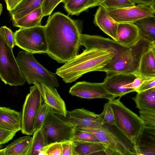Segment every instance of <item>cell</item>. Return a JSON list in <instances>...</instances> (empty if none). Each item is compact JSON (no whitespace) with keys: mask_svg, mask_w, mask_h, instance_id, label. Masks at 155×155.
Wrapping results in <instances>:
<instances>
[{"mask_svg":"<svg viewBox=\"0 0 155 155\" xmlns=\"http://www.w3.org/2000/svg\"><path fill=\"white\" fill-rule=\"evenodd\" d=\"M44 26L49 57L65 63L78 54L81 46V23L58 12L49 17Z\"/></svg>","mask_w":155,"mask_h":155,"instance_id":"6da1fadb","label":"cell"},{"mask_svg":"<svg viewBox=\"0 0 155 155\" xmlns=\"http://www.w3.org/2000/svg\"><path fill=\"white\" fill-rule=\"evenodd\" d=\"M134 23L138 28L141 36L155 43V15L141 19Z\"/></svg>","mask_w":155,"mask_h":155,"instance_id":"d4e9b609","label":"cell"},{"mask_svg":"<svg viewBox=\"0 0 155 155\" xmlns=\"http://www.w3.org/2000/svg\"><path fill=\"white\" fill-rule=\"evenodd\" d=\"M132 98L139 110H155V87L137 92Z\"/></svg>","mask_w":155,"mask_h":155,"instance_id":"cb8c5ba5","label":"cell"},{"mask_svg":"<svg viewBox=\"0 0 155 155\" xmlns=\"http://www.w3.org/2000/svg\"><path fill=\"white\" fill-rule=\"evenodd\" d=\"M155 127L144 126L135 145L136 155H155Z\"/></svg>","mask_w":155,"mask_h":155,"instance_id":"e0dca14e","label":"cell"},{"mask_svg":"<svg viewBox=\"0 0 155 155\" xmlns=\"http://www.w3.org/2000/svg\"><path fill=\"white\" fill-rule=\"evenodd\" d=\"M3 31L6 38L13 48L15 45V38L14 33L12 30L5 26H2Z\"/></svg>","mask_w":155,"mask_h":155,"instance_id":"ab89813d","label":"cell"},{"mask_svg":"<svg viewBox=\"0 0 155 155\" xmlns=\"http://www.w3.org/2000/svg\"><path fill=\"white\" fill-rule=\"evenodd\" d=\"M143 79L140 77L138 76L131 83L128 84L127 87L128 88L134 90L135 91L141 85Z\"/></svg>","mask_w":155,"mask_h":155,"instance_id":"60d3db41","label":"cell"},{"mask_svg":"<svg viewBox=\"0 0 155 155\" xmlns=\"http://www.w3.org/2000/svg\"><path fill=\"white\" fill-rule=\"evenodd\" d=\"M81 45L84 46L86 49L95 48L110 50L116 55L113 59L121 56L129 50L130 47L122 45L113 39L97 35L82 33L81 35Z\"/></svg>","mask_w":155,"mask_h":155,"instance_id":"5bb4252c","label":"cell"},{"mask_svg":"<svg viewBox=\"0 0 155 155\" xmlns=\"http://www.w3.org/2000/svg\"><path fill=\"white\" fill-rule=\"evenodd\" d=\"M69 92L73 96L88 99L104 98L110 100L117 97L107 90L103 82H77L70 88Z\"/></svg>","mask_w":155,"mask_h":155,"instance_id":"7c38bea8","label":"cell"},{"mask_svg":"<svg viewBox=\"0 0 155 155\" xmlns=\"http://www.w3.org/2000/svg\"><path fill=\"white\" fill-rule=\"evenodd\" d=\"M16 133L0 127V142L2 144L7 143L13 139Z\"/></svg>","mask_w":155,"mask_h":155,"instance_id":"74e56055","label":"cell"},{"mask_svg":"<svg viewBox=\"0 0 155 155\" xmlns=\"http://www.w3.org/2000/svg\"><path fill=\"white\" fill-rule=\"evenodd\" d=\"M43 103L40 91L37 86L34 84L30 87L29 93L27 95L23 106L21 130L23 134L33 135L35 118Z\"/></svg>","mask_w":155,"mask_h":155,"instance_id":"30bf717a","label":"cell"},{"mask_svg":"<svg viewBox=\"0 0 155 155\" xmlns=\"http://www.w3.org/2000/svg\"><path fill=\"white\" fill-rule=\"evenodd\" d=\"M99 6H101L107 10L128 8L136 5L130 0H96Z\"/></svg>","mask_w":155,"mask_h":155,"instance_id":"f546056e","label":"cell"},{"mask_svg":"<svg viewBox=\"0 0 155 155\" xmlns=\"http://www.w3.org/2000/svg\"><path fill=\"white\" fill-rule=\"evenodd\" d=\"M90 132L94 135L105 145L104 152L107 155H136L135 147L127 138H124L103 126L97 129H79Z\"/></svg>","mask_w":155,"mask_h":155,"instance_id":"9c48e42d","label":"cell"},{"mask_svg":"<svg viewBox=\"0 0 155 155\" xmlns=\"http://www.w3.org/2000/svg\"><path fill=\"white\" fill-rule=\"evenodd\" d=\"M48 108L43 103L40 107L36 116L34 124L35 131L41 129L46 118Z\"/></svg>","mask_w":155,"mask_h":155,"instance_id":"e575fe53","label":"cell"},{"mask_svg":"<svg viewBox=\"0 0 155 155\" xmlns=\"http://www.w3.org/2000/svg\"><path fill=\"white\" fill-rule=\"evenodd\" d=\"M72 141L76 143L101 142L93 134L82 130L76 129Z\"/></svg>","mask_w":155,"mask_h":155,"instance_id":"4dcf8cb0","label":"cell"},{"mask_svg":"<svg viewBox=\"0 0 155 155\" xmlns=\"http://www.w3.org/2000/svg\"><path fill=\"white\" fill-rule=\"evenodd\" d=\"M94 22L104 32L114 40L117 41L118 23L109 15L105 8L99 6L95 14Z\"/></svg>","mask_w":155,"mask_h":155,"instance_id":"ac0fdd59","label":"cell"},{"mask_svg":"<svg viewBox=\"0 0 155 155\" xmlns=\"http://www.w3.org/2000/svg\"><path fill=\"white\" fill-rule=\"evenodd\" d=\"M41 129L47 145L72 140L76 128L66 117L48 109Z\"/></svg>","mask_w":155,"mask_h":155,"instance_id":"52a82bcc","label":"cell"},{"mask_svg":"<svg viewBox=\"0 0 155 155\" xmlns=\"http://www.w3.org/2000/svg\"><path fill=\"white\" fill-rule=\"evenodd\" d=\"M106 76L103 83L107 90L116 97H121L127 93L134 92L127 87L138 76L128 73L113 71L106 72Z\"/></svg>","mask_w":155,"mask_h":155,"instance_id":"4fadbf2b","label":"cell"},{"mask_svg":"<svg viewBox=\"0 0 155 155\" xmlns=\"http://www.w3.org/2000/svg\"><path fill=\"white\" fill-rule=\"evenodd\" d=\"M138 75L143 79L155 77V45L142 55Z\"/></svg>","mask_w":155,"mask_h":155,"instance_id":"44dd1931","label":"cell"},{"mask_svg":"<svg viewBox=\"0 0 155 155\" xmlns=\"http://www.w3.org/2000/svg\"><path fill=\"white\" fill-rule=\"evenodd\" d=\"M120 98L109 100L108 102L113 113L115 126L135 146L144 124L140 117L120 101Z\"/></svg>","mask_w":155,"mask_h":155,"instance_id":"5b68a950","label":"cell"},{"mask_svg":"<svg viewBox=\"0 0 155 155\" xmlns=\"http://www.w3.org/2000/svg\"><path fill=\"white\" fill-rule=\"evenodd\" d=\"M155 45V43L151 42L140 36L138 41L130 47L127 52L117 58L112 59L99 71L131 74L139 76V68L142 55Z\"/></svg>","mask_w":155,"mask_h":155,"instance_id":"3957f363","label":"cell"},{"mask_svg":"<svg viewBox=\"0 0 155 155\" xmlns=\"http://www.w3.org/2000/svg\"><path fill=\"white\" fill-rule=\"evenodd\" d=\"M7 10L10 11L14 8L22 0H5Z\"/></svg>","mask_w":155,"mask_h":155,"instance_id":"b9f144b4","label":"cell"},{"mask_svg":"<svg viewBox=\"0 0 155 155\" xmlns=\"http://www.w3.org/2000/svg\"><path fill=\"white\" fill-rule=\"evenodd\" d=\"M116 56L114 53L108 49H85L57 68L56 74L65 83H72L86 73L99 71Z\"/></svg>","mask_w":155,"mask_h":155,"instance_id":"7a4b0ae2","label":"cell"},{"mask_svg":"<svg viewBox=\"0 0 155 155\" xmlns=\"http://www.w3.org/2000/svg\"><path fill=\"white\" fill-rule=\"evenodd\" d=\"M139 113L144 126L155 127V110H139Z\"/></svg>","mask_w":155,"mask_h":155,"instance_id":"836d02e7","label":"cell"},{"mask_svg":"<svg viewBox=\"0 0 155 155\" xmlns=\"http://www.w3.org/2000/svg\"><path fill=\"white\" fill-rule=\"evenodd\" d=\"M153 87H155V77L144 79L135 91L139 92Z\"/></svg>","mask_w":155,"mask_h":155,"instance_id":"f35d334b","label":"cell"},{"mask_svg":"<svg viewBox=\"0 0 155 155\" xmlns=\"http://www.w3.org/2000/svg\"><path fill=\"white\" fill-rule=\"evenodd\" d=\"M33 134L28 155H38L47 145L41 129L35 130Z\"/></svg>","mask_w":155,"mask_h":155,"instance_id":"f1b7e54d","label":"cell"},{"mask_svg":"<svg viewBox=\"0 0 155 155\" xmlns=\"http://www.w3.org/2000/svg\"><path fill=\"white\" fill-rule=\"evenodd\" d=\"M64 8L72 15H78L89 8L99 6L96 0H64Z\"/></svg>","mask_w":155,"mask_h":155,"instance_id":"484cf974","label":"cell"},{"mask_svg":"<svg viewBox=\"0 0 155 155\" xmlns=\"http://www.w3.org/2000/svg\"><path fill=\"white\" fill-rule=\"evenodd\" d=\"M61 142H54L45 147L38 155H61Z\"/></svg>","mask_w":155,"mask_h":155,"instance_id":"d6a6232c","label":"cell"},{"mask_svg":"<svg viewBox=\"0 0 155 155\" xmlns=\"http://www.w3.org/2000/svg\"><path fill=\"white\" fill-rule=\"evenodd\" d=\"M77 155H94L101 152H104L106 147L101 142L76 143Z\"/></svg>","mask_w":155,"mask_h":155,"instance_id":"83f0119b","label":"cell"},{"mask_svg":"<svg viewBox=\"0 0 155 155\" xmlns=\"http://www.w3.org/2000/svg\"><path fill=\"white\" fill-rule=\"evenodd\" d=\"M21 113L0 107V127L17 132L21 128Z\"/></svg>","mask_w":155,"mask_h":155,"instance_id":"ffe728a7","label":"cell"},{"mask_svg":"<svg viewBox=\"0 0 155 155\" xmlns=\"http://www.w3.org/2000/svg\"><path fill=\"white\" fill-rule=\"evenodd\" d=\"M12 48L7 41L2 26L0 27V79L6 84L22 86L26 80L21 74Z\"/></svg>","mask_w":155,"mask_h":155,"instance_id":"8992f818","label":"cell"},{"mask_svg":"<svg viewBox=\"0 0 155 155\" xmlns=\"http://www.w3.org/2000/svg\"><path fill=\"white\" fill-rule=\"evenodd\" d=\"M135 4L149 5L155 2V0H130Z\"/></svg>","mask_w":155,"mask_h":155,"instance_id":"7bdbcfd3","label":"cell"},{"mask_svg":"<svg viewBox=\"0 0 155 155\" xmlns=\"http://www.w3.org/2000/svg\"><path fill=\"white\" fill-rule=\"evenodd\" d=\"M116 41L125 46L130 47L136 43L140 36L139 30L134 23H119L117 30Z\"/></svg>","mask_w":155,"mask_h":155,"instance_id":"d6986e66","label":"cell"},{"mask_svg":"<svg viewBox=\"0 0 155 155\" xmlns=\"http://www.w3.org/2000/svg\"><path fill=\"white\" fill-rule=\"evenodd\" d=\"M33 54L24 50L19 51L16 58L20 72L29 84L41 83L58 87L59 84L55 74L40 64Z\"/></svg>","mask_w":155,"mask_h":155,"instance_id":"277c9868","label":"cell"},{"mask_svg":"<svg viewBox=\"0 0 155 155\" xmlns=\"http://www.w3.org/2000/svg\"><path fill=\"white\" fill-rule=\"evenodd\" d=\"M14 34L15 45L23 50L33 54L47 53L48 45L44 26L20 28Z\"/></svg>","mask_w":155,"mask_h":155,"instance_id":"ba28073f","label":"cell"},{"mask_svg":"<svg viewBox=\"0 0 155 155\" xmlns=\"http://www.w3.org/2000/svg\"><path fill=\"white\" fill-rule=\"evenodd\" d=\"M32 140L27 135L14 140L5 148V155H28Z\"/></svg>","mask_w":155,"mask_h":155,"instance_id":"7402d4cb","label":"cell"},{"mask_svg":"<svg viewBox=\"0 0 155 155\" xmlns=\"http://www.w3.org/2000/svg\"><path fill=\"white\" fill-rule=\"evenodd\" d=\"M62 151L61 155H77L75 151L76 144L72 140L61 142Z\"/></svg>","mask_w":155,"mask_h":155,"instance_id":"8d00e7d4","label":"cell"},{"mask_svg":"<svg viewBox=\"0 0 155 155\" xmlns=\"http://www.w3.org/2000/svg\"><path fill=\"white\" fill-rule=\"evenodd\" d=\"M64 0H43L41 8L43 17L50 15L56 6Z\"/></svg>","mask_w":155,"mask_h":155,"instance_id":"d590c367","label":"cell"},{"mask_svg":"<svg viewBox=\"0 0 155 155\" xmlns=\"http://www.w3.org/2000/svg\"><path fill=\"white\" fill-rule=\"evenodd\" d=\"M43 17L41 7L27 14L22 18L13 21V25L20 28H27L40 25Z\"/></svg>","mask_w":155,"mask_h":155,"instance_id":"4316f807","label":"cell"},{"mask_svg":"<svg viewBox=\"0 0 155 155\" xmlns=\"http://www.w3.org/2000/svg\"><path fill=\"white\" fill-rule=\"evenodd\" d=\"M3 10V6L2 4L0 3V16Z\"/></svg>","mask_w":155,"mask_h":155,"instance_id":"f6af8a7d","label":"cell"},{"mask_svg":"<svg viewBox=\"0 0 155 155\" xmlns=\"http://www.w3.org/2000/svg\"><path fill=\"white\" fill-rule=\"evenodd\" d=\"M41 96L43 103L52 112L66 117L67 110L64 101L61 97L56 89L44 84L36 83Z\"/></svg>","mask_w":155,"mask_h":155,"instance_id":"2e32d148","label":"cell"},{"mask_svg":"<svg viewBox=\"0 0 155 155\" xmlns=\"http://www.w3.org/2000/svg\"><path fill=\"white\" fill-rule=\"evenodd\" d=\"M0 155H5V148L0 150Z\"/></svg>","mask_w":155,"mask_h":155,"instance_id":"ee69618b","label":"cell"},{"mask_svg":"<svg viewBox=\"0 0 155 155\" xmlns=\"http://www.w3.org/2000/svg\"><path fill=\"white\" fill-rule=\"evenodd\" d=\"M43 0H22L13 9L9 11L12 21L19 19L41 7Z\"/></svg>","mask_w":155,"mask_h":155,"instance_id":"603a6c76","label":"cell"},{"mask_svg":"<svg viewBox=\"0 0 155 155\" xmlns=\"http://www.w3.org/2000/svg\"><path fill=\"white\" fill-rule=\"evenodd\" d=\"M2 143H1L0 142V149L2 147Z\"/></svg>","mask_w":155,"mask_h":155,"instance_id":"bcb514c9","label":"cell"},{"mask_svg":"<svg viewBox=\"0 0 155 155\" xmlns=\"http://www.w3.org/2000/svg\"><path fill=\"white\" fill-rule=\"evenodd\" d=\"M98 114L103 126L105 124H108L110 126H115L113 113L108 102L105 104L103 112Z\"/></svg>","mask_w":155,"mask_h":155,"instance_id":"1f68e13d","label":"cell"},{"mask_svg":"<svg viewBox=\"0 0 155 155\" xmlns=\"http://www.w3.org/2000/svg\"><path fill=\"white\" fill-rule=\"evenodd\" d=\"M106 10L109 15L118 23H134L141 19L155 15V2L149 5L137 4L128 8Z\"/></svg>","mask_w":155,"mask_h":155,"instance_id":"8fae6325","label":"cell"},{"mask_svg":"<svg viewBox=\"0 0 155 155\" xmlns=\"http://www.w3.org/2000/svg\"><path fill=\"white\" fill-rule=\"evenodd\" d=\"M66 117L76 129H97L103 126L99 114L83 108L68 111Z\"/></svg>","mask_w":155,"mask_h":155,"instance_id":"9a60e30c","label":"cell"}]
</instances>
